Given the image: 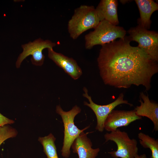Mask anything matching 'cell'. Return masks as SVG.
I'll list each match as a JSON object with an SVG mask.
<instances>
[{"label": "cell", "instance_id": "obj_16", "mask_svg": "<svg viewBox=\"0 0 158 158\" xmlns=\"http://www.w3.org/2000/svg\"><path fill=\"white\" fill-rule=\"evenodd\" d=\"M138 137L141 145L144 148H149L151 152V158H158V140L140 132Z\"/></svg>", "mask_w": 158, "mask_h": 158}, {"label": "cell", "instance_id": "obj_17", "mask_svg": "<svg viewBox=\"0 0 158 158\" xmlns=\"http://www.w3.org/2000/svg\"><path fill=\"white\" fill-rule=\"evenodd\" d=\"M17 134L16 129L8 125L0 126V145L8 139L16 137Z\"/></svg>", "mask_w": 158, "mask_h": 158}, {"label": "cell", "instance_id": "obj_6", "mask_svg": "<svg viewBox=\"0 0 158 158\" xmlns=\"http://www.w3.org/2000/svg\"><path fill=\"white\" fill-rule=\"evenodd\" d=\"M131 41L138 43V47L145 52L153 61H158V34L139 25L128 31Z\"/></svg>", "mask_w": 158, "mask_h": 158}, {"label": "cell", "instance_id": "obj_3", "mask_svg": "<svg viewBox=\"0 0 158 158\" xmlns=\"http://www.w3.org/2000/svg\"><path fill=\"white\" fill-rule=\"evenodd\" d=\"M126 34V31L122 27L102 20L93 31L85 35V47L86 49H89L97 45L102 46L114 41L117 38L123 39Z\"/></svg>", "mask_w": 158, "mask_h": 158}, {"label": "cell", "instance_id": "obj_15", "mask_svg": "<svg viewBox=\"0 0 158 158\" xmlns=\"http://www.w3.org/2000/svg\"><path fill=\"white\" fill-rule=\"evenodd\" d=\"M56 139L51 133L47 136L38 138V140L42 145L44 152L47 158H59L55 144Z\"/></svg>", "mask_w": 158, "mask_h": 158}, {"label": "cell", "instance_id": "obj_8", "mask_svg": "<svg viewBox=\"0 0 158 158\" xmlns=\"http://www.w3.org/2000/svg\"><path fill=\"white\" fill-rule=\"evenodd\" d=\"M84 92L83 96L87 99L89 103L84 102V104L90 107L93 111L96 117L97 125L95 129L99 132H102L104 129V121L108 115L117 106L122 104H127L130 106H133L129 103L127 100L123 99L124 95L121 93L117 98L113 102L105 105H100L95 103L92 100L91 97L88 93V90L85 87L83 88Z\"/></svg>", "mask_w": 158, "mask_h": 158}, {"label": "cell", "instance_id": "obj_12", "mask_svg": "<svg viewBox=\"0 0 158 158\" xmlns=\"http://www.w3.org/2000/svg\"><path fill=\"white\" fill-rule=\"evenodd\" d=\"M89 132H82L74 141L71 147L79 158H96L100 151L99 148L93 149L92 144L87 135Z\"/></svg>", "mask_w": 158, "mask_h": 158}, {"label": "cell", "instance_id": "obj_2", "mask_svg": "<svg viewBox=\"0 0 158 158\" xmlns=\"http://www.w3.org/2000/svg\"><path fill=\"white\" fill-rule=\"evenodd\" d=\"M100 21L94 6H80L75 10L68 22L67 28L70 37L73 40L77 39L87 30L95 28Z\"/></svg>", "mask_w": 158, "mask_h": 158}, {"label": "cell", "instance_id": "obj_1", "mask_svg": "<svg viewBox=\"0 0 158 158\" xmlns=\"http://www.w3.org/2000/svg\"><path fill=\"white\" fill-rule=\"evenodd\" d=\"M126 37L102 46L97 59L100 76L106 85L127 88L133 85L149 90L152 76L158 72L157 62Z\"/></svg>", "mask_w": 158, "mask_h": 158}, {"label": "cell", "instance_id": "obj_18", "mask_svg": "<svg viewBox=\"0 0 158 158\" xmlns=\"http://www.w3.org/2000/svg\"><path fill=\"white\" fill-rule=\"evenodd\" d=\"M14 121L4 116L0 113V126H3L14 123Z\"/></svg>", "mask_w": 158, "mask_h": 158}, {"label": "cell", "instance_id": "obj_9", "mask_svg": "<svg viewBox=\"0 0 158 158\" xmlns=\"http://www.w3.org/2000/svg\"><path fill=\"white\" fill-rule=\"evenodd\" d=\"M142 117L136 115L134 110L130 111L113 109L104 123V129L108 132L115 130L120 127L126 126Z\"/></svg>", "mask_w": 158, "mask_h": 158}, {"label": "cell", "instance_id": "obj_11", "mask_svg": "<svg viewBox=\"0 0 158 158\" xmlns=\"http://www.w3.org/2000/svg\"><path fill=\"white\" fill-rule=\"evenodd\" d=\"M140 104L137 106L134 110L137 116L146 117L150 119L154 125L153 130H158V104L151 102L148 95L142 92L140 93V99L139 100Z\"/></svg>", "mask_w": 158, "mask_h": 158}, {"label": "cell", "instance_id": "obj_14", "mask_svg": "<svg viewBox=\"0 0 158 158\" xmlns=\"http://www.w3.org/2000/svg\"><path fill=\"white\" fill-rule=\"evenodd\" d=\"M138 8L140 18L139 25L147 29L150 28L152 13L158 10V4L152 0H135Z\"/></svg>", "mask_w": 158, "mask_h": 158}, {"label": "cell", "instance_id": "obj_7", "mask_svg": "<svg viewBox=\"0 0 158 158\" xmlns=\"http://www.w3.org/2000/svg\"><path fill=\"white\" fill-rule=\"evenodd\" d=\"M56 45V43L51 41L39 38L33 42L21 46L23 52L19 56L16 61V68H19L23 61L27 56H32L31 60L32 63L37 66H41L44 62L45 56L42 54L43 50L45 48L53 49Z\"/></svg>", "mask_w": 158, "mask_h": 158}, {"label": "cell", "instance_id": "obj_10", "mask_svg": "<svg viewBox=\"0 0 158 158\" xmlns=\"http://www.w3.org/2000/svg\"><path fill=\"white\" fill-rule=\"evenodd\" d=\"M48 50L49 58L73 79L77 80L81 76L82 70L75 60L57 52L53 49H48Z\"/></svg>", "mask_w": 158, "mask_h": 158}, {"label": "cell", "instance_id": "obj_19", "mask_svg": "<svg viewBox=\"0 0 158 158\" xmlns=\"http://www.w3.org/2000/svg\"><path fill=\"white\" fill-rule=\"evenodd\" d=\"M135 158H147V157L145 154H142L140 155L138 154Z\"/></svg>", "mask_w": 158, "mask_h": 158}, {"label": "cell", "instance_id": "obj_5", "mask_svg": "<svg viewBox=\"0 0 158 158\" xmlns=\"http://www.w3.org/2000/svg\"><path fill=\"white\" fill-rule=\"evenodd\" d=\"M105 142H114L117 149L108 152L114 158H135L138 154L137 142L134 139H131L127 133L118 129L104 135Z\"/></svg>", "mask_w": 158, "mask_h": 158}, {"label": "cell", "instance_id": "obj_13", "mask_svg": "<svg viewBox=\"0 0 158 158\" xmlns=\"http://www.w3.org/2000/svg\"><path fill=\"white\" fill-rule=\"evenodd\" d=\"M118 1L116 0H102L95 9L100 21L105 20L116 26L119 21Z\"/></svg>", "mask_w": 158, "mask_h": 158}, {"label": "cell", "instance_id": "obj_4", "mask_svg": "<svg viewBox=\"0 0 158 158\" xmlns=\"http://www.w3.org/2000/svg\"><path fill=\"white\" fill-rule=\"evenodd\" d=\"M56 113L61 117L64 127V136L63 146L61 150V155L65 158L69 157L71 154L70 148L75 140L90 126L80 130L76 126L74 123L75 116L81 111L80 108L75 105L70 111H65L60 105L56 107Z\"/></svg>", "mask_w": 158, "mask_h": 158}]
</instances>
